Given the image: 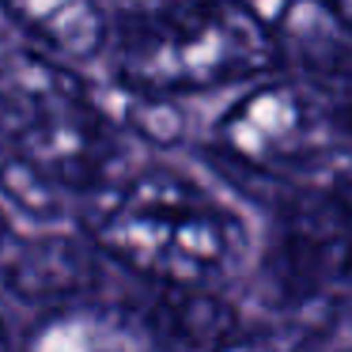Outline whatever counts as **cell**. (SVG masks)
<instances>
[{
  "instance_id": "1",
  "label": "cell",
  "mask_w": 352,
  "mask_h": 352,
  "mask_svg": "<svg viewBox=\"0 0 352 352\" xmlns=\"http://www.w3.org/2000/svg\"><path fill=\"white\" fill-rule=\"evenodd\" d=\"M91 231L110 258L175 288H193L228 269L246 246V228L235 212L167 170L110 190L95 205Z\"/></svg>"
},
{
  "instance_id": "2",
  "label": "cell",
  "mask_w": 352,
  "mask_h": 352,
  "mask_svg": "<svg viewBox=\"0 0 352 352\" xmlns=\"http://www.w3.org/2000/svg\"><path fill=\"white\" fill-rule=\"evenodd\" d=\"M276 65L269 27L239 4L133 8L118 27V76L133 95L167 99L261 76Z\"/></svg>"
},
{
  "instance_id": "3",
  "label": "cell",
  "mask_w": 352,
  "mask_h": 352,
  "mask_svg": "<svg viewBox=\"0 0 352 352\" xmlns=\"http://www.w3.org/2000/svg\"><path fill=\"white\" fill-rule=\"evenodd\" d=\"M0 122L19 160L61 190L102 186L122 160L84 80L16 38H0Z\"/></svg>"
},
{
  "instance_id": "4",
  "label": "cell",
  "mask_w": 352,
  "mask_h": 352,
  "mask_svg": "<svg viewBox=\"0 0 352 352\" xmlns=\"http://www.w3.org/2000/svg\"><path fill=\"white\" fill-rule=\"evenodd\" d=\"M220 140L258 170H311L341 152L344 125L341 110L314 87L273 84L223 118Z\"/></svg>"
},
{
  "instance_id": "5",
  "label": "cell",
  "mask_w": 352,
  "mask_h": 352,
  "mask_svg": "<svg viewBox=\"0 0 352 352\" xmlns=\"http://www.w3.org/2000/svg\"><path fill=\"white\" fill-rule=\"evenodd\" d=\"M4 261H8V288L31 303L80 299L99 284V254L72 235L27 239Z\"/></svg>"
},
{
  "instance_id": "6",
  "label": "cell",
  "mask_w": 352,
  "mask_h": 352,
  "mask_svg": "<svg viewBox=\"0 0 352 352\" xmlns=\"http://www.w3.org/2000/svg\"><path fill=\"white\" fill-rule=\"evenodd\" d=\"M276 61H288L311 76H344L349 72V16L337 4H292L280 23L269 27Z\"/></svg>"
},
{
  "instance_id": "7",
  "label": "cell",
  "mask_w": 352,
  "mask_h": 352,
  "mask_svg": "<svg viewBox=\"0 0 352 352\" xmlns=\"http://www.w3.org/2000/svg\"><path fill=\"white\" fill-rule=\"evenodd\" d=\"M27 352H148V341L122 314L69 307L34 326Z\"/></svg>"
},
{
  "instance_id": "8",
  "label": "cell",
  "mask_w": 352,
  "mask_h": 352,
  "mask_svg": "<svg viewBox=\"0 0 352 352\" xmlns=\"http://www.w3.org/2000/svg\"><path fill=\"white\" fill-rule=\"evenodd\" d=\"M4 12L31 38L72 61L95 57L107 42V16L95 4H4Z\"/></svg>"
},
{
  "instance_id": "9",
  "label": "cell",
  "mask_w": 352,
  "mask_h": 352,
  "mask_svg": "<svg viewBox=\"0 0 352 352\" xmlns=\"http://www.w3.org/2000/svg\"><path fill=\"white\" fill-rule=\"evenodd\" d=\"M228 326V307L212 296H197L193 288H175L152 311V329L182 349H220Z\"/></svg>"
},
{
  "instance_id": "10",
  "label": "cell",
  "mask_w": 352,
  "mask_h": 352,
  "mask_svg": "<svg viewBox=\"0 0 352 352\" xmlns=\"http://www.w3.org/2000/svg\"><path fill=\"white\" fill-rule=\"evenodd\" d=\"M0 190L8 193L27 216H34V220H57V216H65V190L54 186L46 175H38L34 167H27L19 155L0 163Z\"/></svg>"
},
{
  "instance_id": "11",
  "label": "cell",
  "mask_w": 352,
  "mask_h": 352,
  "mask_svg": "<svg viewBox=\"0 0 352 352\" xmlns=\"http://www.w3.org/2000/svg\"><path fill=\"white\" fill-rule=\"evenodd\" d=\"M125 118L133 129H140L155 144H170L182 137V114L170 107L167 99H148V95H133L125 99Z\"/></svg>"
},
{
  "instance_id": "12",
  "label": "cell",
  "mask_w": 352,
  "mask_h": 352,
  "mask_svg": "<svg viewBox=\"0 0 352 352\" xmlns=\"http://www.w3.org/2000/svg\"><path fill=\"white\" fill-rule=\"evenodd\" d=\"M212 352H311L303 344H292V341H261V337H246V341H223L220 349Z\"/></svg>"
},
{
  "instance_id": "13",
  "label": "cell",
  "mask_w": 352,
  "mask_h": 352,
  "mask_svg": "<svg viewBox=\"0 0 352 352\" xmlns=\"http://www.w3.org/2000/svg\"><path fill=\"white\" fill-rule=\"evenodd\" d=\"M0 352H12V329H8L4 311H0Z\"/></svg>"
},
{
  "instance_id": "14",
  "label": "cell",
  "mask_w": 352,
  "mask_h": 352,
  "mask_svg": "<svg viewBox=\"0 0 352 352\" xmlns=\"http://www.w3.org/2000/svg\"><path fill=\"white\" fill-rule=\"evenodd\" d=\"M8 258V223H4V216H0V261Z\"/></svg>"
}]
</instances>
